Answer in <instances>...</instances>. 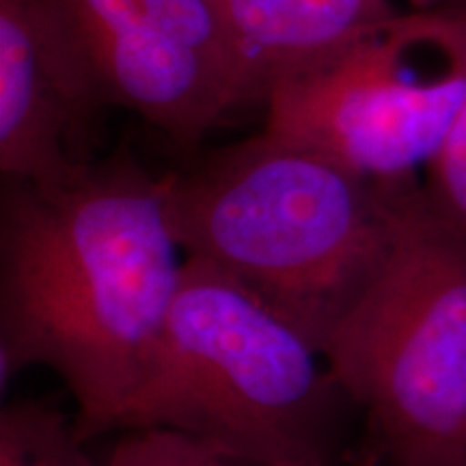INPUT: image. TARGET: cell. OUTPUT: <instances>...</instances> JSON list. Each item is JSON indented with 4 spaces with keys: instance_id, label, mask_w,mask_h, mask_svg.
<instances>
[{
    "instance_id": "obj_4",
    "label": "cell",
    "mask_w": 466,
    "mask_h": 466,
    "mask_svg": "<svg viewBox=\"0 0 466 466\" xmlns=\"http://www.w3.org/2000/svg\"><path fill=\"white\" fill-rule=\"evenodd\" d=\"M322 354L371 456L466 466V233L419 179L395 186L391 244Z\"/></svg>"
},
{
    "instance_id": "obj_7",
    "label": "cell",
    "mask_w": 466,
    "mask_h": 466,
    "mask_svg": "<svg viewBox=\"0 0 466 466\" xmlns=\"http://www.w3.org/2000/svg\"><path fill=\"white\" fill-rule=\"evenodd\" d=\"M86 126L37 35L26 0H0V173L5 182L61 186L89 165Z\"/></svg>"
},
{
    "instance_id": "obj_3",
    "label": "cell",
    "mask_w": 466,
    "mask_h": 466,
    "mask_svg": "<svg viewBox=\"0 0 466 466\" xmlns=\"http://www.w3.org/2000/svg\"><path fill=\"white\" fill-rule=\"evenodd\" d=\"M350 410L305 333L214 266L184 258L158 348L115 432L167 430L253 466H337Z\"/></svg>"
},
{
    "instance_id": "obj_13",
    "label": "cell",
    "mask_w": 466,
    "mask_h": 466,
    "mask_svg": "<svg viewBox=\"0 0 466 466\" xmlns=\"http://www.w3.org/2000/svg\"><path fill=\"white\" fill-rule=\"evenodd\" d=\"M412 11H432L442 7H460L466 5V0H406Z\"/></svg>"
},
{
    "instance_id": "obj_2",
    "label": "cell",
    "mask_w": 466,
    "mask_h": 466,
    "mask_svg": "<svg viewBox=\"0 0 466 466\" xmlns=\"http://www.w3.org/2000/svg\"><path fill=\"white\" fill-rule=\"evenodd\" d=\"M261 132L162 177L168 229L322 352L382 264L393 190Z\"/></svg>"
},
{
    "instance_id": "obj_11",
    "label": "cell",
    "mask_w": 466,
    "mask_h": 466,
    "mask_svg": "<svg viewBox=\"0 0 466 466\" xmlns=\"http://www.w3.org/2000/svg\"><path fill=\"white\" fill-rule=\"evenodd\" d=\"M106 466H253L167 430H132L116 441Z\"/></svg>"
},
{
    "instance_id": "obj_1",
    "label": "cell",
    "mask_w": 466,
    "mask_h": 466,
    "mask_svg": "<svg viewBox=\"0 0 466 466\" xmlns=\"http://www.w3.org/2000/svg\"><path fill=\"white\" fill-rule=\"evenodd\" d=\"M184 259L162 177L130 154L72 182H5L0 199V378L48 367L89 442L115 432L165 330Z\"/></svg>"
},
{
    "instance_id": "obj_6",
    "label": "cell",
    "mask_w": 466,
    "mask_h": 466,
    "mask_svg": "<svg viewBox=\"0 0 466 466\" xmlns=\"http://www.w3.org/2000/svg\"><path fill=\"white\" fill-rule=\"evenodd\" d=\"M106 106L192 147L233 110L217 80L151 22L141 0H46Z\"/></svg>"
},
{
    "instance_id": "obj_5",
    "label": "cell",
    "mask_w": 466,
    "mask_h": 466,
    "mask_svg": "<svg viewBox=\"0 0 466 466\" xmlns=\"http://www.w3.org/2000/svg\"><path fill=\"white\" fill-rule=\"evenodd\" d=\"M466 102V5L408 11L270 86L264 132L376 184L419 179Z\"/></svg>"
},
{
    "instance_id": "obj_12",
    "label": "cell",
    "mask_w": 466,
    "mask_h": 466,
    "mask_svg": "<svg viewBox=\"0 0 466 466\" xmlns=\"http://www.w3.org/2000/svg\"><path fill=\"white\" fill-rule=\"evenodd\" d=\"M421 184L436 212L466 233V102Z\"/></svg>"
},
{
    "instance_id": "obj_8",
    "label": "cell",
    "mask_w": 466,
    "mask_h": 466,
    "mask_svg": "<svg viewBox=\"0 0 466 466\" xmlns=\"http://www.w3.org/2000/svg\"><path fill=\"white\" fill-rule=\"evenodd\" d=\"M264 100L279 78L357 42L400 11L391 0H214Z\"/></svg>"
},
{
    "instance_id": "obj_9",
    "label": "cell",
    "mask_w": 466,
    "mask_h": 466,
    "mask_svg": "<svg viewBox=\"0 0 466 466\" xmlns=\"http://www.w3.org/2000/svg\"><path fill=\"white\" fill-rule=\"evenodd\" d=\"M168 42L195 58L220 85L233 106L264 102V91L244 61L214 0H141Z\"/></svg>"
},
{
    "instance_id": "obj_10",
    "label": "cell",
    "mask_w": 466,
    "mask_h": 466,
    "mask_svg": "<svg viewBox=\"0 0 466 466\" xmlns=\"http://www.w3.org/2000/svg\"><path fill=\"white\" fill-rule=\"evenodd\" d=\"M0 466H106L93 462L74 419L42 400H17L0 415Z\"/></svg>"
}]
</instances>
